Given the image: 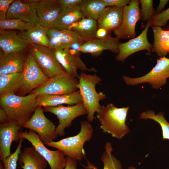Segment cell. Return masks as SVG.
Masks as SVG:
<instances>
[{
	"label": "cell",
	"instance_id": "60d3db41",
	"mask_svg": "<svg viewBox=\"0 0 169 169\" xmlns=\"http://www.w3.org/2000/svg\"><path fill=\"white\" fill-rule=\"evenodd\" d=\"M110 31L104 28H98L96 33V38H106L110 35Z\"/></svg>",
	"mask_w": 169,
	"mask_h": 169
},
{
	"label": "cell",
	"instance_id": "f6af8a7d",
	"mask_svg": "<svg viewBox=\"0 0 169 169\" xmlns=\"http://www.w3.org/2000/svg\"><path fill=\"white\" fill-rule=\"evenodd\" d=\"M128 169H136V168L133 166H130L128 167Z\"/></svg>",
	"mask_w": 169,
	"mask_h": 169
},
{
	"label": "cell",
	"instance_id": "7c38bea8",
	"mask_svg": "<svg viewBox=\"0 0 169 169\" xmlns=\"http://www.w3.org/2000/svg\"><path fill=\"white\" fill-rule=\"evenodd\" d=\"M139 4V0H131L128 5L124 7L121 25L113 31L116 37L120 39L135 38L136 24L141 18Z\"/></svg>",
	"mask_w": 169,
	"mask_h": 169
},
{
	"label": "cell",
	"instance_id": "484cf974",
	"mask_svg": "<svg viewBox=\"0 0 169 169\" xmlns=\"http://www.w3.org/2000/svg\"><path fill=\"white\" fill-rule=\"evenodd\" d=\"M98 28L97 21L83 17L71 25L68 29L76 32L86 42L96 38V33Z\"/></svg>",
	"mask_w": 169,
	"mask_h": 169
},
{
	"label": "cell",
	"instance_id": "ffe728a7",
	"mask_svg": "<svg viewBox=\"0 0 169 169\" xmlns=\"http://www.w3.org/2000/svg\"><path fill=\"white\" fill-rule=\"evenodd\" d=\"M120 39L111 35L102 38H95L85 42L81 46L79 51L89 53L93 56L98 57L105 50H109L118 54Z\"/></svg>",
	"mask_w": 169,
	"mask_h": 169
},
{
	"label": "cell",
	"instance_id": "2e32d148",
	"mask_svg": "<svg viewBox=\"0 0 169 169\" xmlns=\"http://www.w3.org/2000/svg\"><path fill=\"white\" fill-rule=\"evenodd\" d=\"M22 126L17 121L8 120L0 125V159L3 162L11 154V147L13 142L18 143L20 138L18 133Z\"/></svg>",
	"mask_w": 169,
	"mask_h": 169
},
{
	"label": "cell",
	"instance_id": "277c9868",
	"mask_svg": "<svg viewBox=\"0 0 169 169\" xmlns=\"http://www.w3.org/2000/svg\"><path fill=\"white\" fill-rule=\"evenodd\" d=\"M78 89L81 95L83 104L87 111V118L92 122L95 119V113L100 109V101L105 99V95L102 92L98 93L96 85L102 82L100 78L96 74L91 75L81 72L79 74Z\"/></svg>",
	"mask_w": 169,
	"mask_h": 169
},
{
	"label": "cell",
	"instance_id": "30bf717a",
	"mask_svg": "<svg viewBox=\"0 0 169 169\" xmlns=\"http://www.w3.org/2000/svg\"><path fill=\"white\" fill-rule=\"evenodd\" d=\"M23 127L35 132L43 143L50 142L57 137L55 125L45 116L41 106H37L31 117Z\"/></svg>",
	"mask_w": 169,
	"mask_h": 169
},
{
	"label": "cell",
	"instance_id": "4fadbf2b",
	"mask_svg": "<svg viewBox=\"0 0 169 169\" xmlns=\"http://www.w3.org/2000/svg\"><path fill=\"white\" fill-rule=\"evenodd\" d=\"M39 0H17L10 5L7 19H19L32 26L39 24L36 4Z\"/></svg>",
	"mask_w": 169,
	"mask_h": 169
},
{
	"label": "cell",
	"instance_id": "d6a6232c",
	"mask_svg": "<svg viewBox=\"0 0 169 169\" xmlns=\"http://www.w3.org/2000/svg\"><path fill=\"white\" fill-rule=\"evenodd\" d=\"M31 26L30 24L19 19H6L0 21V30L15 29L23 31Z\"/></svg>",
	"mask_w": 169,
	"mask_h": 169
},
{
	"label": "cell",
	"instance_id": "6da1fadb",
	"mask_svg": "<svg viewBox=\"0 0 169 169\" xmlns=\"http://www.w3.org/2000/svg\"><path fill=\"white\" fill-rule=\"evenodd\" d=\"M37 96L32 93L24 96L13 93L2 95L0 97V106L6 111L8 120H15L23 127L38 106Z\"/></svg>",
	"mask_w": 169,
	"mask_h": 169
},
{
	"label": "cell",
	"instance_id": "83f0119b",
	"mask_svg": "<svg viewBox=\"0 0 169 169\" xmlns=\"http://www.w3.org/2000/svg\"><path fill=\"white\" fill-rule=\"evenodd\" d=\"M79 5L61 9L54 28L68 29L73 24L81 20L83 17Z\"/></svg>",
	"mask_w": 169,
	"mask_h": 169
},
{
	"label": "cell",
	"instance_id": "d590c367",
	"mask_svg": "<svg viewBox=\"0 0 169 169\" xmlns=\"http://www.w3.org/2000/svg\"><path fill=\"white\" fill-rule=\"evenodd\" d=\"M169 20V8L158 14H154L148 20L151 26H165Z\"/></svg>",
	"mask_w": 169,
	"mask_h": 169
},
{
	"label": "cell",
	"instance_id": "cb8c5ba5",
	"mask_svg": "<svg viewBox=\"0 0 169 169\" xmlns=\"http://www.w3.org/2000/svg\"><path fill=\"white\" fill-rule=\"evenodd\" d=\"M18 162L23 169H45L48 163L33 146L25 148L19 154Z\"/></svg>",
	"mask_w": 169,
	"mask_h": 169
},
{
	"label": "cell",
	"instance_id": "7402d4cb",
	"mask_svg": "<svg viewBox=\"0 0 169 169\" xmlns=\"http://www.w3.org/2000/svg\"><path fill=\"white\" fill-rule=\"evenodd\" d=\"M30 45L29 43L19 37L16 32L0 30V47L4 53L25 50Z\"/></svg>",
	"mask_w": 169,
	"mask_h": 169
},
{
	"label": "cell",
	"instance_id": "ba28073f",
	"mask_svg": "<svg viewBox=\"0 0 169 169\" xmlns=\"http://www.w3.org/2000/svg\"><path fill=\"white\" fill-rule=\"evenodd\" d=\"M20 138L28 141L36 151L47 161L50 169H64L65 166V155L63 152L57 149L51 150L48 149L33 131H20L18 133Z\"/></svg>",
	"mask_w": 169,
	"mask_h": 169
},
{
	"label": "cell",
	"instance_id": "5b68a950",
	"mask_svg": "<svg viewBox=\"0 0 169 169\" xmlns=\"http://www.w3.org/2000/svg\"><path fill=\"white\" fill-rule=\"evenodd\" d=\"M21 76L20 88L16 95L22 96L31 92L49 79L44 74L36 63L31 49L28 54Z\"/></svg>",
	"mask_w": 169,
	"mask_h": 169
},
{
	"label": "cell",
	"instance_id": "f546056e",
	"mask_svg": "<svg viewBox=\"0 0 169 169\" xmlns=\"http://www.w3.org/2000/svg\"><path fill=\"white\" fill-rule=\"evenodd\" d=\"M79 7L84 18L96 21L107 7L102 0H83Z\"/></svg>",
	"mask_w": 169,
	"mask_h": 169
},
{
	"label": "cell",
	"instance_id": "e0dca14e",
	"mask_svg": "<svg viewBox=\"0 0 169 169\" xmlns=\"http://www.w3.org/2000/svg\"><path fill=\"white\" fill-rule=\"evenodd\" d=\"M39 24L46 28H54L61 11L58 0H41L36 4Z\"/></svg>",
	"mask_w": 169,
	"mask_h": 169
},
{
	"label": "cell",
	"instance_id": "b9f144b4",
	"mask_svg": "<svg viewBox=\"0 0 169 169\" xmlns=\"http://www.w3.org/2000/svg\"><path fill=\"white\" fill-rule=\"evenodd\" d=\"M8 120V115L5 110L0 106V123L3 124L6 122Z\"/></svg>",
	"mask_w": 169,
	"mask_h": 169
},
{
	"label": "cell",
	"instance_id": "603a6c76",
	"mask_svg": "<svg viewBox=\"0 0 169 169\" xmlns=\"http://www.w3.org/2000/svg\"><path fill=\"white\" fill-rule=\"evenodd\" d=\"M124 7H106L97 21L98 28H103L111 32L119 28L122 23Z\"/></svg>",
	"mask_w": 169,
	"mask_h": 169
},
{
	"label": "cell",
	"instance_id": "4316f807",
	"mask_svg": "<svg viewBox=\"0 0 169 169\" xmlns=\"http://www.w3.org/2000/svg\"><path fill=\"white\" fill-rule=\"evenodd\" d=\"M151 26L154 38L152 51L160 58L164 57L169 53V30H164L160 27Z\"/></svg>",
	"mask_w": 169,
	"mask_h": 169
},
{
	"label": "cell",
	"instance_id": "7bdbcfd3",
	"mask_svg": "<svg viewBox=\"0 0 169 169\" xmlns=\"http://www.w3.org/2000/svg\"><path fill=\"white\" fill-rule=\"evenodd\" d=\"M168 1V0H160L159 5L157 7L156 11H155V14H158L162 12Z\"/></svg>",
	"mask_w": 169,
	"mask_h": 169
},
{
	"label": "cell",
	"instance_id": "9c48e42d",
	"mask_svg": "<svg viewBox=\"0 0 169 169\" xmlns=\"http://www.w3.org/2000/svg\"><path fill=\"white\" fill-rule=\"evenodd\" d=\"M44 111L52 113L57 116L59 124L56 127L57 135L63 136L65 135V129L69 128L73 120L80 116L87 114L86 110L83 103L65 106L62 105L55 106H46L43 108Z\"/></svg>",
	"mask_w": 169,
	"mask_h": 169
},
{
	"label": "cell",
	"instance_id": "d6986e66",
	"mask_svg": "<svg viewBox=\"0 0 169 169\" xmlns=\"http://www.w3.org/2000/svg\"><path fill=\"white\" fill-rule=\"evenodd\" d=\"M25 50L0 54V76L21 72L26 61L28 55Z\"/></svg>",
	"mask_w": 169,
	"mask_h": 169
},
{
	"label": "cell",
	"instance_id": "5bb4252c",
	"mask_svg": "<svg viewBox=\"0 0 169 169\" xmlns=\"http://www.w3.org/2000/svg\"><path fill=\"white\" fill-rule=\"evenodd\" d=\"M55 57L64 70L75 78H78V70L95 72L94 68L89 69L80 57V52L70 49L54 50Z\"/></svg>",
	"mask_w": 169,
	"mask_h": 169
},
{
	"label": "cell",
	"instance_id": "ac0fdd59",
	"mask_svg": "<svg viewBox=\"0 0 169 169\" xmlns=\"http://www.w3.org/2000/svg\"><path fill=\"white\" fill-rule=\"evenodd\" d=\"M50 48L54 50L69 49L74 43H85L76 32L68 29L47 28Z\"/></svg>",
	"mask_w": 169,
	"mask_h": 169
},
{
	"label": "cell",
	"instance_id": "f35d334b",
	"mask_svg": "<svg viewBox=\"0 0 169 169\" xmlns=\"http://www.w3.org/2000/svg\"><path fill=\"white\" fill-rule=\"evenodd\" d=\"M61 9L71 8L79 5L83 0H58Z\"/></svg>",
	"mask_w": 169,
	"mask_h": 169
},
{
	"label": "cell",
	"instance_id": "3957f363",
	"mask_svg": "<svg viewBox=\"0 0 169 169\" xmlns=\"http://www.w3.org/2000/svg\"><path fill=\"white\" fill-rule=\"evenodd\" d=\"M79 132L76 135L63 139L57 141L44 143V144L59 149L65 155L79 161L82 160L85 155L84 146L86 142L92 139L93 128L90 122L87 120L80 122Z\"/></svg>",
	"mask_w": 169,
	"mask_h": 169
},
{
	"label": "cell",
	"instance_id": "e575fe53",
	"mask_svg": "<svg viewBox=\"0 0 169 169\" xmlns=\"http://www.w3.org/2000/svg\"><path fill=\"white\" fill-rule=\"evenodd\" d=\"M141 4V18L144 21H148L154 14L155 11L153 8V1L152 0H140Z\"/></svg>",
	"mask_w": 169,
	"mask_h": 169
},
{
	"label": "cell",
	"instance_id": "52a82bcc",
	"mask_svg": "<svg viewBox=\"0 0 169 169\" xmlns=\"http://www.w3.org/2000/svg\"><path fill=\"white\" fill-rule=\"evenodd\" d=\"M169 78V59L165 56L157 59L156 65L147 74L141 77L131 78L123 76V79L128 85L148 83L154 89H158L165 84Z\"/></svg>",
	"mask_w": 169,
	"mask_h": 169
},
{
	"label": "cell",
	"instance_id": "d4e9b609",
	"mask_svg": "<svg viewBox=\"0 0 169 169\" xmlns=\"http://www.w3.org/2000/svg\"><path fill=\"white\" fill-rule=\"evenodd\" d=\"M18 34L19 37L31 44L39 45L50 48L49 40L47 35V28L39 24L32 26L27 30L20 31Z\"/></svg>",
	"mask_w": 169,
	"mask_h": 169
},
{
	"label": "cell",
	"instance_id": "8fae6325",
	"mask_svg": "<svg viewBox=\"0 0 169 169\" xmlns=\"http://www.w3.org/2000/svg\"><path fill=\"white\" fill-rule=\"evenodd\" d=\"M35 61L49 79L65 71L57 60L54 50L46 46L31 44Z\"/></svg>",
	"mask_w": 169,
	"mask_h": 169
},
{
	"label": "cell",
	"instance_id": "f1b7e54d",
	"mask_svg": "<svg viewBox=\"0 0 169 169\" xmlns=\"http://www.w3.org/2000/svg\"><path fill=\"white\" fill-rule=\"evenodd\" d=\"M21 72L0 76V95L7 93L17 94L20 88Z\"/></svg>",
	"mask_w": 169,
	"mask_h": 169
},
{
	"label": "cell",
	"instance_id": "4dcf8cb0",
	"mask_svg": "<svg viewBox=\"0 0 169 169\" xmlns=\"http://www.w3.org/2000/svg\"><path fill=\"white\" fill-rule=\"evenodd\" d=\"M105 152L101 155L100 159L104 166L102 169H122L120 161L111 153L113 148L110 142H107L105 146ZM87 166H83L87 169H98L93 164L88 161Z\"/></svg>",
	"mask_w": 169,
	"mask_h": 169
},
{
	"label": "cell",
	"instance_id": "836d02e7",
	"mask_svg": "<svg viewBox=\"0 0 169 169\" xmlns=\"http://www.w3.org/2000/svg\"><path fill=\"white\" fill-rule=\"evenodd\" d=\"M23 139L20 138L18 146L14 152L7 157L3 162L5 169H16L18 156L21 152Z\"/></svg>",
	"mask_w": 169,
	"mask_h": 169
},
{
	"label": "cell",
	"instance_id": "7a4b0ae2",
	"mask_svg": "<svg viewBox=\"0 0 169 169\" xmlns=\"http://www.w3.org/2000/svg\"><path fill=\"white\" fill-rule=\"evenodd\" d=\"M129 106L118 108L112 103L101 106L96 112L100 128L104 133L111 134L117 139L122 138L130 131L125 124Z\"/></svg>",
	"mask_w": 169,
	"mask_h": 169
},
{
	"label": "cell",
	"instance_id": "8992f818",
	"mask_svg": "<svg viewBox=\"0 0 169 169\" xmlns=\"http://www.w3.org/2000/svg\"><path fill=\"white\" fill-rule=\"evenodd\" d=\"M78 83V80L64 71L50 78L30 93L37 95L68 94L77 91Z\"/></svg>",
	"mask_w": 169,
	"mask_h": 169
},
{
	"label": "cell",
	"instance_id": "ee69618b",
	"mask_svg": "<svg viewBox=\"0 0 169 169\" xmlns=\"http://www.w3.org/2000/svg\"><path fill=\"white\" fill-rule=\"evenodd\" d=\"M0 169H5L4 164L2 161L0 163Z\"/></svg>",
	"mask_w": 169,
	"mask_h": 169
},
{
	"label": "cell",
	"instance_id": "1f68e13d",
	"mask_svg": "<svg viewBox=\"0 0 169 169\" xmlns=\"http://www.w3.org/2000/svg\"><path fill=\"white\" fill-rule=\"evenodd\" d=\"M139 118L151 119L157 122L161 129L163 139L169 140V123L166 120L163 112L155 114L152 110H147L140 114Z\"/></svg>",
	"mask_w": 169,
	"mask_h": 169
},
{
	"label": "cell",
	"instance_id": "ab89813d",
	"mask_svg": "<svg viewBox=\"0 0 169 169\" xmlns=\"http://www.w3.org/2000/svg\"><path fill=\"white\" fill-rule=\"evenodd\" d=\"M66 164L64 169H77V160L66 156Z\"/></svg>",
	"mask_w": 169,
	"mask_h": 169
},
{
	"label": "cell",
	"instance_id": "8d00e7d4",
	"mask_svg": "<svg viewBox=\"0 0 169 169\" xmlns=\"http://www.w3.org/2000/svg\"><path fill=\"white\" fill-rule=\"evenodd\" d=\"M13 0H0V21L7 19V14Z\"/></svg>",
	"mask_w": 169,
	"mask_h": 169
},
{
	"label": "cell",
	"instance_id": "74e56055",
	"mask_svg": "<svg viewBox=\"0 0 169 169\" xmlns=\"http://www.w3.org/2000/svg\"><path fill=\"white\" fill-rule=\"evenodd\" d=\"M107 7L116 6L124 7L128 5L131 2L130 0H102Z\"/></svg>",
	"mask_w": 169,
	"mask_h": 169
},
{
	"label": "cell",
	"instance_id": "44dd1931",
	"mask_svg": "<svg viewBox=\"0 0 169 169\" xmlns=\"http://www.w3.org/2000/svg\"><path fill=\"white\" fill-rule=\"evenodd\" d=\"M36 103L38 106L44 107L55 106L63 104L72 105L83 103V100L78 90L66 95H38L36 99Z\"/></svg>",
	"mask_w": 169,
	"mask_h": 169
},
{
	"label": "cell",
	"instance_id": "9a60e30c",
	"mask_svg": "<svg viewBox=\"0 0 169 169\" xmlns=\"http://www.w3.org/2000/svg\"><path fill=\"white\" fill-rule=\"evenodd\" d=\"M151 24L148 21L144 30L137 37L130 39L124 43H120L119 52L115 57V59L123 62L129 56L142 50H146L150 54L152 45L148 42L147 34Z\"/></svg>",
	"mask_w": 169,
	"mask_h": 169
}]
</instances>
